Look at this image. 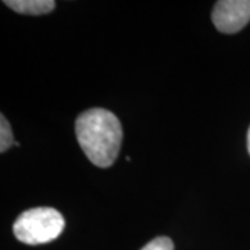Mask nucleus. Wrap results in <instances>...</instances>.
<instances>
[{
	"label": "nucleus",
	"mask_w": 250,
	"mask_h": 250,
	"mask_svg": "<svg viewBox=\"0 0 250 250\" xmlns=\"http://www.w3.org/2000/svg\"><path fill=\"white\" fill-rule=\"evenodd\" d=\"M4 4L20 14L42 16L53 11L56 1L53 0H6Z\"/></svg>",
	"instance_id": "20e7f679"
},
{
	"label": "nucleus",
	"mask_w": 250,
	"mask_h": 250,
	"mask_svg": "<svg viewBox=\"0 0 250 250\" xmlns=\"http://www.w3.org/2000/svg\"><path fill=\"white\" fill-rule=\"evenodd\" d=\"M248 150H249V154H250V126H249V131H248Z\"/></svg>",
	"instance_id": "0eeeda50"
},
{
	"label": "nucleus",
	"mask_w": 250,
	"mask_h": 250,
	"mask_svg": "<svg viewBox=\"0 0 250 250\" xmlns=\"http://www.w3.org/2000/svg\"><path fill=\"white\" fill-rule=\"evenodd\" d=\"M81 149L92 164L106 168L117 160L123 142V126L116 114L106 108H90L75 121Z\"/></svg>",
	"instance_id": "f257e3e1"
},
{
	"label": "nucleus",
	"mask_w": 250,
	"mask_h": 250,
	"mask_svg": "<svg viewBox=\"0 0 250 250\" xmlns=\"http://www.w3.org/2000/svg\"><path fill=\"white\" fill-rule=\"evenodd\" d=\"M11 145H18V143L14 141L9 121L1 114L0 116V152L4 153L6 150H9Z\"/></svg>",
	"instance_id": "39448f33"
},
{
	"label": "nucleus",
	"mask_w": 250,
	"mask_h": 250,
	"mask_svg": "<svg viewBox=\"0 0 250 250\" xmlns=\"http://www.w3.org/2000/svg\"><path fill=\"white\" fill-rule=\"evenodd\" d=\"M64 229V218L52 207H36L18 215L13 232L27 245H42L54 241Z\"/></svg>",
	"instance_id": "f03ea898"
},
{
	"label": "nucleus",
	"mask_w": 250,
	"mask_h": 250,
	"mask_svg": "<svg viewBox=\"0 0 250 250\" xmlns=\"http://www.w3.org/2000/svg\"><path fill=\"white\" fill-rule=\"evenodd\" d=\"M214 27L223 34H235L250 21V0H220L211 13Z\"/></svg>",
	"instance_id": "7ed1b4c3"
},
{
	"label": "nucleus",
	"mask_w": 250,
	"mask_h": 250,
	"mask_svg": "<svg viewBox=\"0 0 250 250\" xmlns=\"http://www.w3.org/2000/svg\"><path fill=\"white\" fill-rule=\"evenodd\" d=\"M141 250H174V243L167 236H159L145 245Z\"/></svg>",
	"instance_id": "423d86ee"
}]
</instances>
